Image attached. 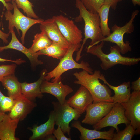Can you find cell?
I'll use <instances>...</instances> for the list:
<instances>
[{"instance_id":"6da1fadb","label":"cell","mask_w":140,"mask_h":140,"mask_svg":"<svg viewBox=\"0 0 140 140\" xmlns=\"http://www.w3.org/2000/svg\"><path fill=\"white\" fill-rule=\"evenodd\" d=\"M76 7L79 10V16L76 17L75 20L81 21L83 19L85 23L84 28V38L83 43L79 50L77 52L76 58L80 59L81 54L84 44L88 39L91 40L89 45H95L105 37L102 33L100 26V19L97 13H92L88 10L84 6L80 0H75Z\"/></svg>"},{"instance_id":"7a4b0ae2","label":"cell","mask_w":140,"mask_h":140,"mask_svg":"<svg viewBox=\"0 0 140 140\" xmlns=\"http://www.w3.org/2000/svg\"><path fill=\"white\" fill-rule=\"evenodd\" d=\"M101 74L99 70H95L92 74L85 70L76 72L73 74L77 79L74 83L83 85L88 89L93 98V103L113 102L111 90L106 85L100 82L99 79Z\"/></svg>"},{"instance_id":"3957f363","label":"cell","mask_w":140,"mask_h":140,"mask_svg":"<svg viewBox=\"0 0 140 140\" xmlns=\"http://www.w3.org/2000/svg\"><path fill=\"white\" fill-rule=\"evenodd\" d=\"M99 44L86 47V52L96 56L100 60V66L101 69L107 70L114 66L120 64L131 66L137 64L140 61V58L129 57L122 56L118 47L115 45L111 47L110 52L108 54L104 53L102 51L104 42L102 41Z\"/></svg>"},{"instance_id":"277c9868","label":"cell","mask_w":140,"mask_h":140,"mask_svg":"<svg viewBox=\"0 0 140 140\" xmlns=\"http://www.w3.org/2000/svg\"><path fill=\"white\" fill-rule=\"evenodd\" d=\"M81 45H71L66 54L60 60V61L57 66L52 70L46 73L44 80L49 81L52 79L51 82H53L61 77L65 72L75 69H81L90 74H92L93 73V70L87 62L82 61L80 63H78L73 58L74 53L75 51L77 52Z\"/></svg>"},{"instance_id":"5b68a950","label":"cell","mask_w":140,"mask_h":140,"mask_svg":"<svg viewBox=\"0 0 140 140\" xmlns=\"http://www.w3.org/2000/svg\"><path fill=\"white\" fill-rule=\"evenodd\" d=\"M13 9V13L11 11L7 10L4 13L5 20L8 22V28L9 30L15 27L17 33L20 35V30L22 34L21 37L22 43H25L26 34L29 29L33 25L40 24L44 20L43 19H35L26 16L19 9L14 1H12Z\"/></svg>"},{"instance_id":"8992f818","label":"cell","mask_w":140,"mask_h":140,"mask_svg":"<svg viewBox=\"0 0 140 140\" xmlns=\"http://www.w3.org/2000/svg\"><path fill=\"white\" fill-rule=\"evenodd\" d=\"M139 11L136 10L133 11L130 20L124 26L120 27L115 24L111 27L112 32L108 36L101 40L102 41L109 42L116 44L119 47L121 54H124L131 51L132 48L130 43L127 41L125 42L123 40L125 34H130L134 30L133 22L135 17L137 15Z\"/></svg>"},{"instance_id":"52a82bcc","label":"cell","mask_w":140,"mask_h":140,"mask_svg":"<svg viewBox=\"0 0 140 140\" xmlns=\"http://www.w3.org/2000/svg\"><path fill=\"white\" fill-rule=\"evenodd\" d=\"M55 115V124L60 126L64 134L70 136L71 127L69 124L73 120H78L81 115L68 104L67 100L62 104L58 102H52Z\"/></svg>"},{"instance_id":"ba28073f","label":"cell","mask_w":140,"mask_h":140,"mask_svg":"<svg viewBox=\"0 0 140 140\" xmlns=\"http://www.w3.org/2000/svg\"><path fill=\"white\" fill-rule=\"evenodd\" d=\"M56 23L61 33L66 40L72 45H81L82 32L74 22L62 15L52 17Z\"/></svg>"},{"instance_id":"9c48e42d","label":"cell","mask_w":140,"mask_h":140,"mask_svg":"<svg viewBox=\"0 0 140 140\" xmlns=\"http://www.w3.org/2000/svg\"><path fill=\"white\" fill-rule=\"evenodd\" d=\"M125 109L122 104L116 103L109 112L97 123L93 125V128L99 130L107 127L111 126L115 129L117 132L119 130L118 125L123 123L126 125L130 122L124 115Z\"/></svg>"},{"instance_id":"30bf717a","label":"cell","mask_w":140,"mask_h":140,"mask_svg":"<svg viewBox=\"0 0 140 140\" xmlns=\"http://www.w3.org/2000/svg\"><path fill=\"white\" fill-rule=\"evenodd\" d=\"M121 104L124 108L125 117L135 130V134H139L140 91H133L129 100Z\"/></svg>"},{"instance_id":"8fae6325","label":"cell","mask_w":140,"mask_h":140,"mask_svg":"<svg viewBox=\"0 0 140 140\" xmlns=\"http://www.w3.org/2000/svg\"><path fill=\"white\" fill-rule=\"evenodd\" d=\"M115 104L114 102L93 103L86 109L82 122L93 125L95 124L109 112Z\"/></svg>"},{"instance_id":"7c38bea8","label":"cell","mask_w":140,"mask_h":140,"mask_svg":"<svg viewBox=\"0 0 140 140\" xmlns=\"http://www.w3.org/2000/svg\"><path fill=\"white\" fill-rule=\"evenodd\" d=\"M61 79V77L51 82L44 79L40 87L42 93H48L54 96L61 104L64 103L66 96L73 91L69 86L64 84Z\"/></svg>"},{"instance_id":"4fadbf2b","label":"cell","mask_w":140,"mask_h":140,"mask_svg":"<svg viewBox=\"0 0 140 140\" xmlns=\"http://www.w3.org/2000/svg\"><path fill=\"white\" fill-rule=\"evenodd\" d=\"M93 101L92 96L88 89L83 85L80 86L67 102L69 105L80 114L86 111Z\"/></svg>"},{"instance_id":"5bb4252c","label":"cell","mask_w":140,"mask_h":140,"mask_svg":"<svg viewBox=\"0 0 140 140\" xmlns=\"http://www.w3.org/2000/svg\"><path fill=\"white\" fill-rule=\"evenodd\" d=\"M37 103L25 97L22 94L15 100V102L8 115L12 119L24 120L37 106Z\"/></svg>"},{"instance_id":"9a60e30c","label":"cell","mask_w":140,"mask_h":140,"mask_svg":"<svg viewBox=\"0 0 140 140\" xmlns=\"http://www.w3.org/2000/svg\"><path fill=\"white\" fill-rule=\"evenodd\" d=\"M12 35V39L10 42L7 45L0 46V52L8 49H13L20 51L24 54L29 60L31 66L33 67L42 65L43 62L38 59L39 56L37 52L33 53L29 48L25 47L17 38L15 34L14 28L9 30Z\"/></svg>"},{"instance_id":"2e32d148","label":"cell","mask_w":140,"mask_h":140,"mask_svg":"<svg viewBox=\"0 0 140 140\" xmlns=\"http://www.w3.org/2000/svg\"><path fill=\"white\" fill-rule=\"evenodd\" d=\"M71 126L78 129L80 132L81 140H93L96 139H103L112 140L115 128H111L108 131H101L94 129L92 130L83 127L80 122L76 120L71 123Z\"/></svg>"},{"instance_id":"e0dca14e","label":"cell","mask_w":140,"mask_h":140,"mask_svg":"<svg viewBox=\"0 0 140 140\" xmlns=\"http://www.w3.org/2000/svg\"><path fill=\"white\" fill-rule=\"evenodd\" d=\"M40 24L41 31L45 32L53 42L60 43L68 47L70 46L71 45L63 37L56 23L52 18L44 20Z\"/></svg>"},{"instance_id":"ac0fdd59","label":"cell","mask_w":140,"mask_h":140,"mask_svg":"<svg viewBox=\"0 0 140 140\" xmlns=\"http://www.w3.org/2000/svg\"><path fill=\"white\" fill-rule=\"evenodd\" d=\"M99 79L102 81L104 84L107 85L109 87L113 90L114 95L111 97L113 102L122 103L127 102L130 97V83L129 81L124 82L118 86H114L109 83L106 80L105 76L101 74Z\"/></svg>"},{"instance_id":"d6986e66","label":"cell","mask_w":140,"mask_h":140,"mask_svg":"<svg viewBox=\"0 0 140 140\" xmlns=\"http://www.w3.org/2000/svg\"><path fill=\"white\" fill-rule=\"evenodd\" d=\"M55 125V115L54 111H51L48 121L39 126L35 125L32 128H28L32 132L29 140H44L47 135L53 134Z\"/></svg>"},{"instance_id":"ffe728a7","label":"cell","mask_w":140,"mask_h":140,"mask_svg":"<svg viewBox=\"0 0 140 140\" xmlns=\"http://www.w3.org/2000/svg\"><path fill=\"white\" fill-rule=\"evenodd\" d=\"M47 72L46 69L43 70L38 79L33 83L26 82L21 83V93L29 100L33 101L36 98H41L43 96L40 90V87Z\"/></svg>"},{"instance_id":"44dd1931","label":"cell","mask_w":140,"mask_h":140,"mask_svg":"<svg viewBox=\"0 0 140 140\" xmlns=\"http://www.w3.org/2000/svg\"><path fill=\"white\" fill-rule=\"evenodd\" d=\"M20 120L11 118L8 114H6L0 123V140H19L15 136L16 129Z\"/></svg>"},{"instance_id":"7402d4cb","label":"cell","mask_w":140,"mask_h":140,"mask_svg":"<svg viewBox=\"0 0 140 140\" xmlns=\"http://www.w3.org/2000/svg\"><path fill=\"white\" fill-rule=\"evenodd\" d=\"M1 82L7 89L8 96L16 100L22 95L21 83L14 75L4 77Z\"/></svg>"},{"instance_id":"603a6c76","label":"cell","mask_w":140,"mask_h":140,"mask_svg":"<svg viewBox=\"0 0 140 140\" xmlns=\"http://www.w3.org/2000/svg\"><path fill=\"white\" fill-rule=\"evenodd\" d=\"M69 47L52 42L47 47L37 52L39 55H45L60 60L66 54Z\"/></svg>"},{"instance_id":"cb8c5ba5","label":"cell","mask_w":140,"mask_h":140,"mask_svg":"<svg viewBox=\"0 0 140 140\" xmlns=\"http://www.w3.org/2000/svg\"><path fill=\"white\" fill-rule=\"evenodd\" d=\"M110 5L104 4L99 9L97 13L100 19V26L103 36L106 37L111 33L108 25V18Z\"/></svg>"},{"instance_id":"d4e9b609","label":"cell","mask_w":140,"mask_h":140,"mask_svg":"<svg viewBox=\"0 0 140 140\" xmlns=\"http://www.w3.org/2000/svg\"><path fill=\"white\" fill-rule=\"evenodd\" d=\"M33 43L29 49L32 52L36 53L47 47L52 43L45 32L41 31L36 34L33 41Z\"/></svg>"},{"instance_id":"484cf974","label":"cell","mask_w":140,"mask_h":140,"mask_svg":"<svg viewBox=\"0 0 140 140\" xmlns=\"http://www.w3.org/2000/svg\"><path fill=\"white\" fill-rule=\"evenodd\" d=\"M12 0L15 2L18 8L21 9L27 16L35 19L39 18L33 10V5L29 0Z\"/></svg>"},{"instance_id":"4316f807","label":"cell","mask_w":140,"mask_h":140,"mask_svg":"<svg viewBox=\"0 0 140 140\" xmlns=\"http://www.w3.org/2000/svg\"><path fill=\"white\" fill-rule=\"evenodd\" d=\"M123 130L114 133L112 140H131L135 134V130L130 124L126 125Z\"/></svg>"},{"instance_id":"83f0119b","label":"cell","mask_w":140,"mask_h":140,"mask_svg":"<svg viewBox=\"0 0 140 140\" xmlns=\"http://www.w3.org/2000/svg\"><path fill=\"white\" fill-rule=\"evenodd\" d=\"M80 0L88 10L94 13H97L99 9L104 2V0Z\"/></svg>"},{"instance_id":"f1b7e54d","label":"cell","mask_w":140,"mask_h":140,"mask_svg":"<svg viewBox=\"0 0 140 140\" xmlns=\"http://www.w3.org/2000/svg\"><path fill=\"white\" fill-rule=\"evenodd\" d=\"M16 67V64L15 63L0 65V82L4 77L14 75Z\"/></svg>"},{"instance_id":"f546056e","label":"cell","mask_w":140,"mask_h":140,"mask_svg":"<svg viewBox=\"0 0 140 140\" xmlns=\"http://www.w3.org/2000/svg\"><path fill=\"white\" fill-rule=\"evenodd\" d=\"M15 102V100L4 96L0 105V110L5 113L10 111Z\"/></svg>"},{"instance_id":"4dcf8cb0","label":"cell","mask_w":140,"mask_h":140,"mask_svg":"<svg viewBox=\"0 0 140 140\" xmlns=\"http://www.w3.org/2000/svg\"><path fill=\"white\" fill-rule=\"evenodd\" d=\"M53 134L57 140H71V138H68L64 135L60 127L58 126L56 129L54 128L53 132Z\"/></svg>"},{"instance_id":"1f68e13d","label":"cell","mask_w":140,"mask_h":140,"mask_svg":"<svg viewBox=\"0 0 140 140\" xmlns=\"http://www.w3.org/2000/svg\"><path fill=\"white\" fill-rule=\"evenodd\" d=\"M131 89L133 91H140V77L131 83Z\"/></svg>"},{"instance_id":"d6a6232c","label":"cell","mask_w":140,"mask_h":140,"mask_svg":"<svg viewBox=\"0 0 140 140\" xmlns=\"http://www.w3.org/2000/svg\"><path fill=\"white\" fill-rule=\"evenodd\" d=\"M2 23L0 21V27L1 26ZM10 33H5L0 29V38H1L3 41V42L6 44H7L8 43V39L10 35Z\"/></svg>"},{"instance_id":"836d02e7","label":"cell","mask_w":140,"mask_h":140,"mask_svg":"<svg viewBox=\"0 0 140 140\" xmlns=\"http://www.w3.org/2000/svg\"><path fill=\"white\" fill-rule=\"evenodd\" d=\"M122 0H104V4H107L110 5L111 8L115 10L117 7L118 3Z\"/></svg>"},{"instance_id":"e575fe53","label":"cell","mask_w":140,"mask_h":140,"mask_svg":"<svg viewBox=\"0 0 140 140\" xmlns=\"http://www.w3.org/2000/svg\"><path fill=\"white\" fill-rule=\"evenodd\" d=\"M6 61H9L13 62L16 64L19 65L25 62V61L21 59H17L16 60H12L2 58L0 57V62H4Z\"/></svg>"},{"instance_id":"d590c367","label":"cell","mask_w":140,"mask_h":140,"mask_svg":"<svg viewBox=\"0 0 140 140\" xmlns=\"http://www.w3.org/2000/svg\"><path fill=\"white\" fill-rule=\"evenodd\" d=\"M0 1L3 4L4 8H5L7 10L11 11L13 9L12 4L6 2L5 0H0Z\"/></svg>"},{"instance_id":"8d00e7d4","label":"cell","mask_w":140,"mask_h":140,"mask_svg":"<svg viewBox=\"0 0 140 140\" xmlns=\"http://www.w3.org/2000/svg\"><path fill=\"white\" fill-rule=\"evenodd\" d=\"M45 140H56V139L53 134H49L47 136L44 138Z\"/></svg>"},{"instance_id":"74e56055","label":"cell","mask_w":140,"mask_h":140,"mask_svg":"<svg viewBox=\"0 0 140 140\" xmlns=\"http://www.w3.org/2000/svg\"><path fill=\"white\" fill-rule=\"evenodd\" d=\"M132 1L134 6H135L137 5L140 6V0H132Z\"/></svg>"},{"instance_id":"f35d334b","label":"cell","mask_w":140,"mask_h":140,"mask_svg":"<svg viewBox=\"0 0 140 140\" xmlns=\"http://www.w3.org/2000/svg\"><path fill=\"white\" fill-rule=\"evenodd\" d=\"M6 114L0 110V123L3 119Z\"/></svg>"},{"instance_id":"ab89813d","label":"cell","mask_w":140,"mask_h":140,"mask_svg":"<svg viewBox=\"0 0 140 140\" xmlns=\"http://www.w3.org/2000/svg\"><path fill=\"white\" fill-rule=\"evenodd\" d=\"M4 96L0 90V105Z\"/></svg>"}]
</instances>
